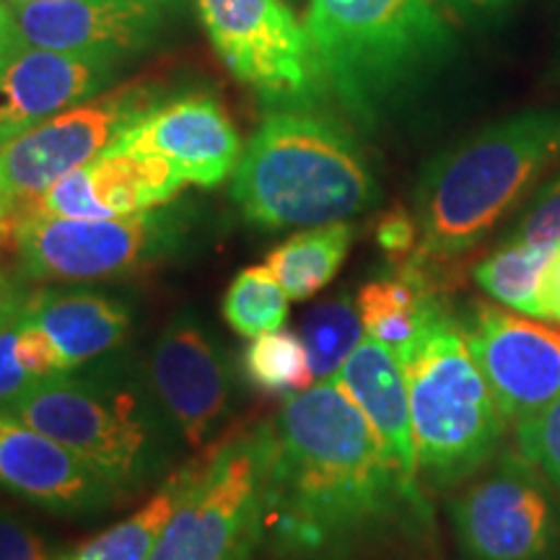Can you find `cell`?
Here are the masks:
<instances>
[{
	"instance_id": "23",
	"label": "cell",
	"mask_w": 560,
	"mask_h": 560,
	"mask_svg": "<svg viewBox=\"0 0 560 560\" xmlns=\"http://www.w3.org/2000/svg\"><path fill=\"white\" fill-rule=\"evenodd\" d=\"M192 472L195 465H187L170 475V480L161 486L159 493H153L151 501L75 550L58 556V560H149L161 529L166 527L182 493L190 486Z\"/></svg>"
},
{
	"instance_id": "20",
	"label": "cell",
	"mask_w": 560,
	"mask_h": 560,
	"mask_svg": "<svg viewBox=\"0 0 560 560\" xmlns=\"http://www.w3.org/2000/svg\"><path fill=\"white\" fill-rule=\"evenodd\" d=\"M332 380L366 416L402 480L420 490L408 384L397 355L382 342L363 338Z\"/></svg>"
},
{
	"instance_id": "25",
	"label": "cell",
	"mask_w": 560,
	"mask_h": 560,
	"mask_svg": "<svg viewBox=\"0 0 560 560\" xmlns=\"http://www.w3.org/2000/svg\"><path fill=\"white\" fill-rule=\"evenodd\" d=\"M366 338L355 299L338 293L306 312L301 322V340L310 353L314 382H327L338 374L355 346Z\"/></svg>"
},
{
	"instance_id": "5",
	"label": "cell",
	"mask_w": 560,
	"mask_h": 560,
	"mask_svg": "<svg viewBox=\"0 0 560 560\" xmlns=\"http://www.w3.org/2000/svg\"><path fill=\"white\" fill-rule=\"evenodd\" d=\"M231 198L262 229H312L348 221L380 202L366 153L317 109L265 117L231 174Z\"/></svg>"
},
{
	"instance_id": "15",
	"label": "cell",
	"mask_w": 560,
	"mask_h": 560,
	"mask_svg": "<svg viewBox=\"0 0 560 560\" xmlns=\"http://www.w3.org/2000/svg\"><path fill=\"white\" fill-rule=\"evenodd\" d=\"M128 60L16 45L0 58V149L75 104L117 86Z\"/></svg>"
},
{
	"instance_id": "27",
	"label": "cell",
	"mask_w": 560,
	"mask_h": 560,
	"mask_svg": "<svg viewBox=\"0 0 560 560\" xmlns=\"http://www.w3.org/2000/svg\"><path fill=\"white\" fill-rule=\"evenodd\" d=\"M242 374L268 395H296L314 384L310 353L301 335L270 332L255 338L242 353Z\"/></svg>"
},
{
	"instance_id": "30",
	"label": "cell",
	"mask_w": 560,
	"mask_h": 560,
	"mask_svg": "<svg viewBox=\"0 0 560 560\" xmlns=\"http://www.w3.org/2000/svg\"><path fill=\"white\" fill-rule=\"evenodd\" d=\"M0 560H58V556L30 522L0 506Z\"/></svg>"
},
{
	"instance_id": "11",
	"label": "cell",
	"mask_w": 560,
	"mask_h": 560,
	"mask_svg": "<svg viewBox=\"0 0 560 560\" xmlns=\"http://www.w3.org/2000/svg\"><path fill=\"white\" fill-rule=\"evenodd\" d=\"M236 81L278 109H317L322 86L304 21L285 0H195Z\"/></svg>"
},
{
	"instance_id": "6",
	"label": "cell",
	"mask_w": 560,
	"mask_h": 560,
	"mask_svg": "<svg viewBox=\"0 0 560 560\" xmlns=\"http://www.w3.org/2000/svg\"><path fill=\"white\" fill-rule=\"evenodd\" d=\"M397 361L408 384L420 480L459 488L501 452L509 429L465 330L441 310Z\"/></svg>"
},
{
	"instance_id": "3",
	"label": "cell",
	"mask_w": 560,
	"mask_h": 560,
	"mask_svg": "<svg viewBox=\"0 0 560 560\" xmlns=\"http://www.w3.org/2000/svg\"><path fill=\"white\" fill-rule=\"evenodd\" d=\"M0 408L81 457L122 495L156 480L177 452L179 433L161 410L145 366L117 353L34 380Z\"/></svg>"
},
{
	"instance_id": "2",
	"label": "cell",
	"mask_w": 560,
	"mask_h": 560,
	"mask_svg": "<svg viewBox=\"0 0 560 560\" xmlns=\"http://www.w3.org/2000/svg\"><path fill=\"white\" fill-rule=\"evenodd\" d=\"M441 9L439 0H306L322 96L363 130L376 128L454 55Z\"/></svg>"
},
{
	"instance_id": "33",
	"label": "cell",
	"mask_w": 560,
	"mask_h": 560,
	"mask_svg": "<svg viewBox=\"0 0 560 560\" xmlns=\"http://www.w3.org/2000/svg\"><path fill=\"white\" fill-rule=\"evenodd\" d=\"M376 240L382 249L392 257H410L418 247V226L412 213L395 210V213L384 215L380 229H376Z\"/></svg>"
},
{
	"instance_id": "36",
	"label": "cell",
	"mask_w": 560,
	"mask_h": 560,
	"mask_svg": "<svg viewBox=\"0 0 560 560\" xmlns=\"http://www.w3.org/2000/svg\"><path fill=\"white\" fill-rule=\"evenodd\" d=\"M16 45H19V39H16V30H13L11 9L5 0H0V58H3V55Z\"/></svg>"
},
{
	"instance_id": "35",
	"label": "cell",
	"mask_w": 560,
	"mask_h": 560,
	"mask_svg": "<svg viewBox=\"0 0 560 560\" xmlns=\"http://www.w3.org/2000/svg\"><path fill=\"white\" fill-rule=\"evenodd\" d=\"M545 322H560V247L545 278Z\"/></svg>"
},
{
	"instance_id": "14",
	"label": "cell",
	"mask_w": 560,
	"mask_h": 560,
	"mask_svg": "<svg viewBox=\"0 0 560 560\" xmlns=\"http://www.w3.org/2000/svg\"><path fill=\"white\" fill-rule=\"evenodd\" d=\"M145 376L187 446L208 444L231 412V374L219 342L190 310L166 322L153 342Z\"/></svg>"
},
{
	"instance_id": "17",
	"label": "cell",
	"mask_w": 560,
	"mask_h": 560,
	"mask_svg": "<svg viewBox=\"0 0 560 560\" xmlns=\"http://www.w3.org/2000/svg\"><path fill=\"white\" fill-rule=\"evenodd\" d=\"M0 488L55 516H94L122 493L81 457L0 408Z\"/></svg>"
},
{
	"instance_id": "29",
	"label": "cell",
	"mask_w": 560,
	"mask_h": 560,
	"mask_svg": "<svg viewBox=\"0 0 560 560\" xmlns=\"http://www.w3.org/2000/svg\"><path fill=\"white\" fill-rule=\"evenodd\" d=\"M503 242L532 244V247H560V174L532 198L522 219L514 223Z\"/></svg>"
},
{
	"instance_id": "1",
	"label": "cell",
	"mask_w": 560,
	"mask_h": 560,
	"mask_svg": "<svg viewBox=\"0 0 560 560\" xmlns=\"http://www.w3.org/2000/svg\"><path fill=\"white\" fill-rule=\"evenodd\" d=\"M268 429L265 545L285 560H327L402 509L423 514L359 405L335 380L289 395Z\"/></svg>"
},
{
	"instance_id": "28",
	"label": "cell",
	"mask_w": 560,
	"mask_h": 560,
	"mask_svg": "<svg viewBox=\"0 0 560 560\" xmlns=\"http://www.w3.org/2000/svg\"><path fill=\"white\" fill-rule=\"evenodd\" d=\"M516 446L560 490V397L516 425Z\"/></svg>"
},
{
	"instance_id": "38",
	"label": "cell",
	"mask_w": 560,
	"mask_h": 560,
	"mask_svg": "<svg viewBox=\"0 0 560 560\" xmlns=\"http://www.w3.org/2000/svg\"><path fill=\"white\" fill-rule=\"evenodd\" d=\"M285 3H291V5H296V3H301V0H285Z\"/></svg>"
},
{
	"instance_id": "32",
	"label": "cell",
	"mask_w": 560,
	"mask_h": 560,
	"mask_svg": "<svg viewBox=\"0 0 560 560\" xmlns=\"http://www.w3.org/2000/svg\"><path fill=\"white\" fill-rule=\"evenodd\" d=\"M16 342L19 330L16 325H11L9 330L0 335V405L9 402L11 397H16L19 392H24L34 382L19 359Z\"/></svg>"
},
{
	"instance_id": "24",
	"label": "cell",
	"mask_w": 560,
	"mask_h": 560,
	"mask_svg": "<svg viewBox=\"0 0 560 560\" xmlns=\"http://www.w3.org/2000/svg\"><path fill=\"white\" fill-rule=\"evenodd\" d=\"M556 249L503 242L475 268V283L511 312L545 319V278Z\"/></svg>"
},
{
	"instance_id": "12",
	"label": "cell",
	"mask_w": 560,
	"mask_h": 560,
	"mask_svg": "<svg viewBox=\"0 0 560 560\" xmlns=\"http://www.w3.org/2000/svg\"><path fill=\"white\" fill-rule=\"evenodd\" d=\"M9 9L19 45L130 62L177 30L187 0H30Z\"/></svg>"
},
{
	"instance_id": "31",
	"label": "cell",
	"mask_w": 560,
	"mask_h": 560,
	"mask_svg": "<svg viewBox=\"0 0 560 560\" xmlns=\"http://www.w3.org/2000/svg\"><path fill=\"white\" fill-rule=\"evenodd\" d=\"M32 296V280L16 265L11 268V265L0 262V335L16 325Z\"/></svg>"
},
{
	"instance_id": "18",
	"label": "cell",
	"mask_w": 560,
	"mask_h": 560,
	"mask_svg": "<svg viewBox=\"0 0 560 560\" xmlns=\"http://www.w3.org/2000/svg\"><path fill=\"white\" fill-rule=\"evenodd\" d=\"M185 185L187 179L164 156L107 149L26 202L21 215L39 213L58 215V219L130 215L166 206Z\"/></svg>"
},
{
	"instance_id": "4",
	"label": "cell",
	"mask_w": 560,
	"mask_h": 560,
	"mask_svg": "<svg viewBox=\"0 0 560 560\" xmlns=\"http://www.w3.org/2000/svg\"><path fill=\"white\" fill-rule=\"evenodd\" d=\"M560 159V107L516 112L441 151L420 174L412 200V262L465 255Z\"/></svg>"
},
{
	"instance_id": "10",
	"label": "cell",
	"mask_w": 560,
	"mask_h": 560,
	"mask_svg": "<svg viewBox=\"0 0 560 560\" xmlns=\"http://www.w3.org/2000/svg\"><path fill=\"white\" fill-rule=\"evenodd\" d=\"M164 96V83L128 81L5 143L0 149V223L16 221L26 202L107 151Z\"/></svg>"
},
{
	"instance_id": "9",
	"label": "cell",
	"mask_w": 560,
	"mask_h": 560,
	"mask_svg": "<svg viewBox=\"0 0 560 560\" xmlns=\"http://www.w3.org/2000/svg\"><path fill=\"white\" fill-rule=\"evenodd\" d=\"M450 514L462 560H560V490L520 446L462 482Z\"/></svg>"
},
{
	"instance_id": "37",
	"label": "cell",
	"mask_w": 560,
	"mask_h": 560,
	"mask_svg": "<svg viewBox=\"0 0 560 560\" xmlns=\"http://www.w3.org/2000/svg\"><path fill=\"white\" fill-rule=\"evenodd\" d=\"M5 3H30V0H5Z\"/></svg>"
},
{
	"instance_id": "26",
	"label": "cell",
	"mask_w": 560,
	"mask_h": 560,
	"mask_svg": "<svg viewBox=\"0 0 560 560\" xmlns=\"http://www.w3.org/2000/svg\"><path fill=\"white\" fill-rule=\"evenodd\" d=\"M289 296L268 265H252L236 272L223 293V319L242 338L255 340L278 332L289 319Z\"/></svg>"
},
{
	"instance_id": "13",
	"label": "cell",
	"mask_w": 560,
	"mask_h": 560,
	"mask_svg": "<svg viewBox=\"0 0 560 560\" xmlns=\"http://www.w3.org/2000/svg\"><path fill=\"white\" fill-rule=\"evenodd\" d=\"M462 330L509 423L520 425L558 400L560 327L478 304Z\"/></svg>"
},
{
	"instance_id": "16",
	"label": "cell",
	"mask_w": 560,
	"mask_h": 560,
	"mask_svg": "<svg viewBox=\"0 0 560 560\" xmlns=\"http://www.w3.org/2000/svg\"><path fill=\"white\" fill-rule=\"evenodd\" d=\"M109 149L156 153L177 166L190 185L219 187L242 159V140L226 109L210 94L161 100L140 115Z\"/></svg>"
},
{
	"instance_id": "22",
	"label": "cell",
	"mask_w": 560,
	"mask_h": 560,
	"mask_svg": "<svg viewBox=\"0 0 560 560\" xmlns=\"http://www.w3.org/2000/svg\"><path fill=\"white\" fill-rule=\"evenodd\" d=\"M353 226L348 221L301 229L268 255V268L291 301H306L332 283L346 262Z\"/></svg>"
},
{
	"instance_id": "19",
	"label": "cell",
	"mask_w": 560,
	"mask_h": 560,
	"mask_svg": "<svg viewBox=\"0 0 560 560\" xmlns=\"http://www.w3.org/2000/svg\"><path fill=\"white\" fill-rule=\"evenodd\" d=\"M24 317L50 342L60 371L81 369L117 353L132 327L130 306L94 289L37 291Z\"/></svg>"
},
{
	"instance_id": "8",
	"label": "cell",
	"mask_w": 560,
	"mask_h": 560,
	"mask_svg": "<svg viewBox=\"0 0 560 560\" xmlns=\"http://www.w3.org/2000/svg\"><path fill=\"white\" fill-rule=\"evenodd\" d=\"M265 423L195 465L149 560H255L265 545Z\"/></svg>"
},
{
	"instance_id": "34",
	"label": "cell",
	"mask_w": 560,
	"mask_h": 560,
	"mask_svg": "<svg viewBox=\"0 0 560 560\" xmlns=\"http://www.w3.org/2000/svg\"><path fill=\"white\" fill-rule=\"evenodd\" d=\"M446 11H452L454 16L465 21H490L499 16L501 11H506L511 0H439Z\"/></svg>"
},
{
	"instance_id": "21",
	"label": "cell",
	"mask_w": 560,
	"mask_h": 560,
	"mask_svg": "<svg viewBox=\"0 0 560 560\" xmlns=\"http://www.w3.org/2000/svg\"><path fill=\"white\" fill-rule=\"evenodd\" d=\"M355 306L366 338L382 342L395 355H402L433 314L441 312L425 265L412 260L392 276L369 280L355 296Z\"/></svg>"
},
{
	"instance_id": "7",
	"label": "cell",
	"mask_w": 560,
	"mask_h": 560,
	"mask_svg": "<svg viewBox=\"0 0 560 560\" xmlns=\"http://www.w3.org/2000/svg\"><path fill=\"white\" fill-rule=\"evenodd\" d=\"M192 229V206L174 200L112 219L26 213L13 226V265L32 283L128 278L177 257Z\"/></svg>"
}]
</instances>
